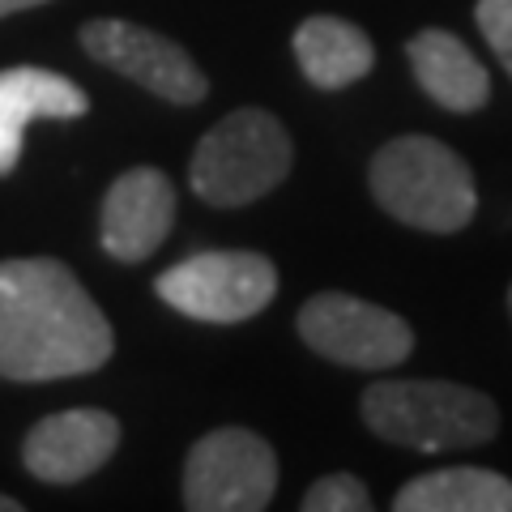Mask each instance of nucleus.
I'll list each match as a JSON object with an SVG mask.
<instances>
[{"mask_svg": "<svg viewBox=\"0 0 512 512\" xmlns=\"http://www.w3.org/2000/svg\"><path fill=\"white\" fill-rule=\"evenodd\" d=\"M43 0H0V18H9V13H22V9H35Z\"/></svg>", "mask_w": 512, "mask_h": 512, "instance_id": "obj_17", "label": "nucleus"}, {"mask_svg": "<svg viewBox=\"0 0 512 512\" xmlns=\"http://www.w3.org/2000/svg\"><path fill=\"white\" fill-rule=\"evenodd\" d=\"M397 512H512V478L483 466H448L402 483Z\"/></svg>", "mask_w": 512, "mask_h": 512, "instance_id": "obj_14", "label": "nucleus"}, {"mask_svg": "<svg viewBox=\"0 0 512 512\" xmlns=\"http://www.w3.org/2000/svg\"><path fill=\"white\" fill-rule=\"evenodd\" d=\"M372 495L355 474H325L303 495V512H367Z\"/></svg>", "mask_w": 512, "mask_h": 512, "instance_id": "obj_15", "label": "nucleus"}, {"mask_svg": "<svg viewBox=\"0 0 512 512\" xmlns=\"http://www.w3.org/2000/svg\"><path fill=\"white\" fill-rule=\"evenodd\" d=\"M90 111L86 90L52 69L18 64L0 73V175L22 158V137L35 120H77Z\"/></svg>", "mask_w": 512, "mask_h": 512, "instance_id": "obj_11", "label": "nucleus"}, {"mask_svg": "<svg viewBox=\"0 0 512 512\" xmlns=\"http://www.w3.org/2000/svg\"><path fill=\"white\" fill-rule=\"evenodd\" d=\"M299 338L320 359L359 367V372H389L406 363L414 350V329L397 312L342 291H320L299 308Z\"/></svg>", "mask_w": 512, "mask_h": 512, "instance_id": "obj_7", "label": "nucleus"}, {"mask_svg": "<svg viewBox=\"0 0 512 512\" xmlns=\"http://www.w3.org/2000/svg\"><path fill=\"white\" fill-rule=\"evenodd\" d=\"M406 56H410V69L419 77L423 94L436 107L453 111V116H474L478 107H487L491 73L470 52V43H461L457 35H448L440 26H427L406 43Z\"/></svg>", "mask_w": 512, "mask_h": 512, "instance_id": "obj_12", "label": "nucleus"}, {"mask_svg": "<svg viewBox=\"0 0 512 512\" xmlns=\"http://www.w3.org/2000/svg\"><path fill=\"white\" fill-rule=\"evenodd\" d=\"M359 410L380 440L414 453H461L500 431L491 397L453 380H376Z\"/></svg>", "mask_w": 512, "mask_h": 512, "instance_id": "obj_3", "label": "nucleus"}, {"mask_svg": "<svg viewBox=\"0 0 512 512\" xmlns=\"http://www.w3.org/2000/svg\"><path fill=\"white\" fill-rule=\"evenodd\" d=\"M82 47L107 64L111 73L137 82L141 90L158 94L167 103L192 107L210 94V82L197 69V60L175 39L158 35V30H146L137 22H120V18H94L82 26Z\"/></svg>", "mask_w": 512, "mask_h": 512, "instance_id": "obj_8", "label": "nucleus"}, {"mask_svg": "<svg viewBox=\"0 0 512 512\" xmlns=\"http://www.w3.org/2000/svg\"><path fill=\"white\" fill-rule=\"evenodd\" d=\"M295 60L316 90H346L372 73L376 47L355 22L316 13L295 30Z\"/></svg>", "mask_w": 512, "mask_h": 512, "instance_id": "obj_13", "label": "nucleus"}, {"mask_svg": "<svg viewBox=\"0 0 512 512\" xmlns=\"http://www.w3.org/2000/svg\"><path fill=\"white\" fill-rule=\"evenodd\" d=\"M120 448V419L107 410H60L30 427L22 461L39 483H82Z\"/></svg>", "mask_w": 512, "mask_h": 512, "instance_id": "obj_10", "label": "nucleus"}, {"mask_svg": "<svg viewBox=\"0 0 512 512\" xmlns=\"http://www.w3.org/2000/svg\"><path fill=\"white\" fill-rule=\"evenodd\" d=\"M508 312H512V286H508Z\"/></svg>", "mask_w": 512, "mask_h": 512, "instance_id": "obj_19", "label": "nucleus"}, {"mask_svg": "<svg viewBox=\"0 0 512 512\" xmlns=\"http://www.w3.org/2000/svg\"><path fill=\"white\" fill-rule=\"evenodd\" d=\"M474 22H478V30H483V39L495 52V60L512 73V0H478Z\"/></svg>", "mask_w": 512, "mask_h": 512, "instance_id": "obj_16", "label": "nucleus"}, {"mask_svg": "<svg viewBox=\"0 0 512 512\" xmlns=\"http://www.w3.org/2000/svg\"><path fill=\"white\" fill-rule=\"evenodd\" d=\"M175 222V188L158 167L124 171L103 197L99 239L103 252L124 265H137L167 244Z\"/></svg>", "mask_w": 512, "mask_h": 512, "instance_id": "obj_9", "label": "nucleus"}, {"mask_svg": "<svg viewBox=\"0 0 512 512\" xmlns=\"http://www.w3.org/2000/svg\"><path fill=\"white\" fill-rule=\"evenodd\" d=\"M111 350L107 316L73 269L47 256L0 261V376L26 384L86 376Z\"/></svg>", "mask_w": 512, "mask_h": 512, "instance_id": "obj_1", "label": "nucleus"}, {"mask_svg": "<svg viewBox=\"0 0 512 512\" xmlns=\"http://www.w3.org/2000/svg\"><path fill=\"white\" fill-rule=\"evenodd\" d=\"M278 491V457L248 427H218L188 448L184 508L192 512H261Z\"/></svg>", "mask_w": 512, "mask_h": 512, "instance_id": "obj_6", "label": "nucleus"}, {"mask_svg": "<svg viewBox=\"0 0 512 512\" xmlns=\"http://www.w3.org/2000/svg\"><path fill=\"white\" fill-rule=\"evenodd\" d=\"M367 184L389 218L431 235L461 231L478 210V188L466 158L423 133L380 146L367 167Z\"/></svg>", "mask_w": 512, "mask_h": 512, "instance_id": "obj_2", "label": "nucleus"}, {"mask_svg": "<svg viewBox=\"0 0 512 512\" xmlns=\"http://www.w3.org/2000/svg\"><path fill=\"white\" fill-rule=\"evenodd\" d=\"M158 299L201 325H239L269 308L278 269L261 252H197L154 282Z\"/></svg>", "mask_w": 512, "mask_h": 512, "instance_id": "obj_5", "label": "nucleus"}, {"mask_svg": "<svg viewBox=\"0 0 512 512\" xmlns=\"http://www.w3.org/2000/svg\"><path fill=\"white\" fill-rule=\"evenodd\" d=\"M0 512H22V504L9 500V495H0Z\"/></svg>", "mask_w": 512, "mask_h": 512, "instance_id": "obj_18", "label": "nucleus"}, {"mask_svg": "<svg viewBox=\"0 0 512 512\" xmlns=\"http://www.w3.org/2000/svg\"><path fill=\"white\" fill-rule=\"evenodd\" d=\"M291 163L295 146L282 120L261 107H239L197 141L188 184L205 205L239 210V205H252L265 192H274L291 175Z\"/></svg>", "mask_w": 512, "mask_h": 512, "instance_id": "obj_4", "label": "nucleus"}]
</instances>
